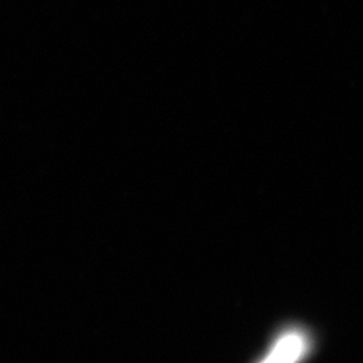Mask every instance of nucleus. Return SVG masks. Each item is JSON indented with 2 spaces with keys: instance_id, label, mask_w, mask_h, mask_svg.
Returning <instances> with one entry per match:
<instances>
[{
  "instance_id": "f257e3e1",
  "label": "nucleus",
  "mask_w": 363,
  "mask_h": 363,
  "mask_svg": "<svg viewBox=\"0 0 363 363\" xmlns=\"http://www.w3.org/2000/svg\"><path fill=\"white\" fill-rule=\"evenodd\" d=\"M308 339L304 333L291 330L281 334L271 350L259 363H300L308 352Z\"/></svg>"
}]
</instances>
